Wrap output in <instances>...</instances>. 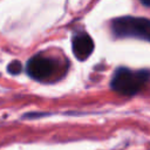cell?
Segmentation results:
<instances>
[{
    "label": "cell",
    "instance_id": "6",
    "mask_svg": "<svg viewBox=\"0 0 150 150\" xmlns=\"http://www.w3.org/2000/svg\"><path fill=\"white\" fill-rule=\"evenodd\" d=\"M143 6L145 7H150V0H138Z\"/></svg>",
    "mask_w": 150,
    "mask_h": 150
},
{
    "label": "cell",
    "instance_id": "1",
    "mask_svg": "<svg viewBox=\"0 0 150 150\" xmlns=\"http://www.w3.org/2000/svg\"><path fill=\"white\" fill-rule=\"evenodd\" d=\"M150 81V71L146 69H130L118 67L110 80V88L123 96H134L142 91Z\"/></svg>",
    "mask_w": 150,
    "mask_h": 150
},
{
    "label": "cell",
    "instance_id": "5",
    "mask_svg": "<svg viewBox=\"0 0 150 150\" xmlns=\"http://www.w3.org/2000/svg\"><path fill=\"white\" fill-rule=\"evenodd\" d=\"M142 40H146L150 42V19H148L146 25H145V29H144V34H143V39Z\"/></svg>",
    "mask_w": 150,
    "mask_h": 150
},
{
    "label": "cell",
    "instance_id": "2",
    "mask_svg": "<svg viewBox=\"0 0 150 150\" xmlns=\"http://www.w3.org/2000/svg\"><path fill=\"white\" fill-rule=\"evenodd\" d=\"M57 62L53 57L46 56L43 54H36L32 56L26 66V70L29 77L40 82H46L52 79L57 73Z\"/></svg>",
    "mask_w": 150,
    "mask_h": 150
},
{
    "label": "cell",
    "instance_id": "3",
    "mask_svg": "<svg viewBox=\"0 0 150 150\" xmlns=\"http://www.w3.org/2000/svg\"><path fill=\"white\" fill-rule=\"evenodd\" d=\"M94 41L91 36L86 32L74 34L71 39V49L75 57L80 61L87 60L94 52Z\"/></svg>",
    "mask_w": 150,
    "mask_h": 150
},
{
    "label": "cell",
    "instance_id": "4",
    "mask_svg": "<svg viewBox=\"0 0 150 150\" xmlns=\"http://www.w3.org/2000/svg\"><path fill=\"white\" fill-rule=\"evenodd\" d=\"M7 70H8V73H11L12 75H18V74L22 70V64H21L20 61L14 60V61H12L11 63H8Z\"/></svg>",
    "mask_w": 150,
    "mask_h": 150
}]
</instances>
